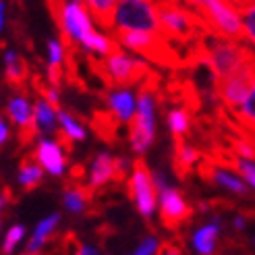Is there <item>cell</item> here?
I'll return each mask as SVG.
<instances>
[{
	"instance_id": "obj_2",
	"label": "cell",
	"mask_w": 255,
	"mask_h": 255,
	"mask_svg": "<svg viewBox=\"0 0 255 255\" xmlns=\"http://www.w3.org/2000/svg\"><path fill=\"white\" fill-rule=\"evenodd\" d=\"M255 56V50L237 40H226L218 35H206L201 42V60L212 73V79L218 81L226 75H231L235 69H239L243 62Z\"/></svg>"
},
{
	"instance_id": "obj_18",
	"label": "cell",
	"mask_w": 255,
	"mask_h": 255,
	"mask_svg": "<svg viewBox=\"0 0 255 255\" xmlns=\"http://www.w3.org/2000/svg\"><path fill=\"white\" fill-rule=\"evenodd\" d=\"M218 237H220V218H214L212 222L199 226L191 235V245H193L197 255H216Z\"/></svg>"
},
{
	"instance_id": "obj_39",
	"label": "cell",
	"mask_w": 255,
	"mask_h": 255,
	"mask_svg": "<svg viewBox=\"0 0 255 255\" xmlns=\"http://www.w3.org/2000/svg\"><path fill=\"white\" fill-rule=\"evenodd\" d=\"M71 2H81V0H71Z\"/></svg>"
},
{
	"instance_id": "obj_19",
	"label": "cell",
	"mask_w": 255,
	"mask_h": 255,
	"mask_svg": "<svg viewBox=\"0 0 255 255\" xmlns=\"http://www.w3.org/2000/svg\"><path fill=\"white\" fill-rule=\"evenodd\" d=\"M201 160V151L187 143L185 139L174 141V154H172V168L178 178H187V174L195 168V164Z\"/></svg>"
},
{
	"instance_id": "obj_8",
	"label": "cell",
	"mask_w": 255,
	"mask_h": 255,
	"mask_svg": "<svg viewBox=\"0 0 255 255\" xmlns=\"http://www.w3.org/2000/svg\"><path fill=\"white\" fill-rule=\"evenodd\" d=\"M253 83H255V56L243 62L231 75L214 81V87H216V94H218V100L228 110L235 112L245 102Z\"/></svg>"
},
{
	"instance_id": "obj_22",
	"label": "cell",
	"mask_w": 255,
	"mask_h": 255,
	"mask_svg": "<svg viewBox=\"0 0 255 255\" xmlns=\"http://www.w3.org/2000/svg\"><path fill=\"white\" fill-rule=\"evenodd\" d=\"M46 50H48V81L58 87L62 65H65V46L56 37H50L46 42Z\"/></svg>"
},
{
	"instance_id": "obj_6",
	"label": "cell",
	"mask_w": 255,
	"mask_h": 255,
	"mask_svg": "<svg viewBox=\"0 0 255 255\" xmlns=\"http://www.w3.org/2000/svg\"><path fill=\"white\" fill-rule=\"evenodd\" d=\"M114 40L121 48L143 56L149 62H156L162 67H172L178 62L172 42L164 33H149V31H123L114 33Z\"/></svg>"
},
{
	"instance_id": "obj_10",
	"label": "cell",
	"mask_w": 255,
	"mask_h": 255,
	"mask_svg": "<svg viewBox=\"0 0 255 255\" xmlns=\"http://www.w3.org/2000/svg\"><path fill=\"white\" fill-rule=\"evenodd\" d=\"M54 17H56L62 33H65V40L69 44L81 46V42L94 31V17L83 2L65 0V2L54 10Z\"/></svg>"
},
{
	"instance_id": "obj_38",
	"label": "cell",
	"mask_w": 255,
	"mask_h": 255,
	"mask_svg": "<svg viewBox=\"0 0 255 255\" xmlns=\"http://www.w3.org/2000/svg\"><path fill=\"white\" fill-rule=\"evenodd\" d=\"M233 226L237 228V231H243V228H245V218H243V216H237V218L233 220Z\"/></svg>"
},
{
	"instance_id": "obj_16",
	"label": "cell",
	"mask_w": 255,
	"mask_h": 255,
	"mask_svg": "<svg viewBox=\"0 0 255 255\" xmlns=\"http://www.w3.org/2000/svg\"><path fill=\"white\" fill-rule=\"evenodd\" d=\"M110 183H117V158H112L108 151H98L89 164L87 187L96 193Z\"/></svg>"
},
{
	"instance_id": "obj_25",
	"label": "cell",
	"mask_w": 255,
	"mask_h": 255,
	"mask_svg": "<svg viewBox=\"0 0 255 255\" xmlns=\"http://www.w3.org/2000/svg\"><path fill=\"white\" fill-rule=\"evenodd\" d=\"M166 125L168 131L174 137V141H181L191 129V114L187 108H172L166 114Z\"/></svg>"
},
{
	"instance_id": "obj_21",
	"label": "cell",
	"mask_w": 255,
	"mask_h": 255,
	"mask_svg": "<svg viewBox=\"0 0 255 255\" xmlns=\"http://www.w3.org/2000/svg\"><path fill=\"white\" fill-rule=\"evenodd\" d=\"M27 79V62H25L15 50L4 52V81L10 89H21Z\"/></svg>"
},
{
	"instance_id": "obj_30",
	"label": "cell",
	"mask_w": 255,
	"mask_h": 255,
	"mask_svg": "<svg viewBox=\"0 0 255 255\" xmlns=\"http://www.w3.org/2000/svg\"><path fill=\"white\" fill-rule=\"evenodd\" d=\"M160 251V241L156 237H145L141 243L137 245L135 255H156Z\"/></svg>"
},
{
	"instance_id": "obj_36",
	"label": "cell",
	"mask_w": 255,
	"mask_h": 255,
	"mask_svg": "<svg viewBox=\"0 0 255 255\" xmlns=\"http://www.w3.org/2000/svg\"><path fill=\"white\" fill-rule=\"evenodd\" d=\"M0 29H6V0H0Z\"/></svg>"
},
{
	"instance_id": "obj_35",
	"label": "cell",
	"mask_w": 255,
	"mask_h": 255,
	"mask_svg": "<svg viewBox=\"0 0 255 255\" xmlns=\"http://www.w3.org/2000/svg\"><path fill=\"white\" fill-rule=\"evenodd\" d=\"M181 2H185L187 6H191V8H193V10H203V8H206L210 2H212V0H181Z\"/></svg>"
},
{
	"instance_id": "obj_28",
	"label": "cell",
	"mask_w": 255,
	"mask_h": 255,
	"mask_svg": "<svg viewBox=\"0 0 255 255\" xmlns=\"http://www.w3.org/2000/svg\"><path fill=\"white\" fill-rule=\"evenodd\" d=\"M25 237V226L23 224H12L6 235H4V241H2V255H12V251L17 249V245L23 241Z\"/></svg>"
},
{
	"instance_id": "obj_7",
	"label": "cell",
	"mask_w": 255,
	"mask_h": 255,
	"mask_svg": "<svg viewBox=\"0 0 255 255\" xmlns=\"http://www.w3.org/2000/svg\"><path fill=\"white\" fill-rule=\"evenodd\" d=\"M199 15L206 21L208 29L226 40H237L245 42V25L241 17V8H237L228 0H212V2L199 10Z\"/></svg>"
},
{
	"instance_id": "obj_27",
	"label": "cell",
	"mask_w": 255,
	"mask_h": 255,
	"mask_svg": "<svg viewBox=\"0 0 255 255\" xmlns=\"http://www.w3.org/2000/svg\"><path fill=\"white\" fill-rule=\"evenodd\" d=\"M235 117L247 131L255 133V83L251 87V92L247 94L245 102L235 110Z\"/></svg>"
},
{
	"instance_id": "obj_17",
	"label": "cell",
	"mask_w": 255,
	"mask_h": 255,
	"mask_svg": "<svg viewBox=\"0 0 255 255\" xmlns=\"http://www.w3.org/2000/svg\"><path fill=\"white\" fill-rule=\"evenodd\" d=\"M33 123H35V131L37 135H54L56 129H60L58 123V108L52 106L46 98H37L33 104Z\"/></svg>"
},
{
	"instance_id": "obj_32",
	"label": "cell",
	"mask_w": 255,
	"mask_h": 255,
	"mask_svg": "<svg viewBox=\"0 0 255 255\" xmlns=\"http://www.w3.org/2000/svg\"><path fill=\"white\" fill-rule=\"evenodd\" d=\"M158 255H185V251L181 249L178 243H174V241H162Z\"/></svg>"
},
{
	"instance_id": "obj_24",
	"label": "cell",
	"mask_w": 255,
	"mask_h": 255,
	"mask_svg": "<svg viewBox=\"0 0 255 255\" xmlns=\"http://www.w3.org/2000/svg\"><path fill=\"white\" fill-rule=\"evenodd\" d=\"M58 123H60V133H62V139H65L67 143H75V141H83L87 137L85 133V127L69 114L67 110H60L58 108Z\"/></svg>"
},
{
	"instance_id": "obj_13",
	"label": "cell",
	"mask_w": 255,
	"mask_h": 255,
	"mask_svg": "<svg viewBox=\"0 0 255 255\" xmlns=\"http://www.w3.org/2000/svg\"><path fill=\"white\" fill-rule=\"evenodd\" d=\"M71 143H67L65 139H52V137H37L35 149H33V158L42 164V168L52 174V176H62L67 170V154L65 149H69Z\"/></svg>"
},
{
	"instance_id": "obj_11",
	"label": "cell",
	"mask_w": 255,
	"mask_h": 255,
	"mask_svg": "<svg viewBox=\"0 0 255 255\" xmlns=\"http://www.w3.org/2000/svg\"><path fill=\"white\" fill-rule=\"evenodd\" d=\"M158 212H160V222L164 228L168 231H178L183 228L191 216H193V208L187 203L185 195L178 189H174L172 185L162 189L158 193Z\"/></svg>"
},
{
	"instance_id": "obj_37",
	"label": "cell",
	"mask_w": 255,
	"mask_h": 255,
	"mask_svg": "<svg viewBox=\"0 0 255 255\" xmlns=\"http://www.w3.org/2000/svg\"><path fill=\"white\" fill-rule=\"evenodd\" d=\"M228 2H233L237 8H245V6H249V4H253L255 0H228Z\"/></svg>"
},
{
	"instance_id": "obj_23",
	"label": "cell",
	"mask_w": 255,
	"mask_h": 255,
	"mask_svg": "<svg viewBox=\"0 0 255 255\" xmlns=\"http://www.w3.org/2000/svg\"><path fill=\"white\" fill-rule=\"evenodd\" d=\"M44 178V168L42 164L37 162L33 156H25L19 164V174H17V181L25 191H31L37 185L42 183Z\"/></svg>"
},
{
	"instance_id": "obj_40",
	"label": "cell",
	"mask_w": 255,
	"mask_h": 255,
	"mask_svg": "<svg viewBox=\"0 0 255 255\" xmlns=\"http://www.w3.org/2000/svg\"><path fill=\"white\" fill-rule=\"evenodd\" d=\"M253 243H255V237H253Z\"/></svg>"
},
{
	"instance_id": "obj_3",
	"label": "cell",
	"mask_w": 255,
	"mask_h": 255,
	"mask_svg": "<svg viewBox=\"0 0 255 255\" xmlns=\"http://www.w3.org/2000/svg\"><path fill=\"white\" fill-rule=\"evenodd\" d=\"M94 67L102 73L104 81L110 87H131V85H141L147 79L156 77L154 71L149 69L145 60H139L133 54L125 52V48H117L112 54L106 58H100L94 62Z\"/></svg>"
},
{
	"instance_id": "obj_4",
	"label": "cell",
	"mask_w": 255,
	"mask_h": 255,
	"mask_svg": "<svg viewBox=\"0 0 255 255\" xmlns=\"http://www.w3.org/2000/svg\"><path fill=\"white\" fill-rule=\"evenodd\" d=\"M156 87L154 77L141 83L137 96V114L129 125V145L135 156H143L156 139Z\"/></svg>"
},
{
	"instance_id": "obj_1",
	"label": "cell",
	"mask_w": 255,
	"mask_h": 255,
	"mask_svg": "<svg viewBox=\"0 0 255 255\" xmlns=\"http://www.w3.org/2000/svg\"><path fill=\"white\" fill-rule=\"evenodd\" d=\"M156 4L160 29L170 42L201 48L203 37L212 33L199 12L181 2V0H156Z\"/></svg>"
},
{
	"instance_id": "obj_12",
	"label": "cell",
	"mask_w": 255,
	"mask_h": 255,
	"mask_svg": "<svg viewBox=\"0 0 255 255\" xmlns=\"http://www.w3.org/2000/svg\"><path fill=\"white\" fill-rule=\"evenodd\" d=\"M6 114H8V121L19 129L21 145H29L31 139L37 135V131L33 123V104L29 102L27 94H23V87L10 89L6 100Z\"/></svg>"
},
{
	"instance_id": "obj_31",
	"label": "cell",
	"mask_w": 255,
	"mask_h": 255,
	"mask_svg": "<svg viewBox=\"0 0 255 255\" xmlns=\"http://www.w3.org/2000/svg\"><path fill=\"white\" fill-rule=\"evenodd\" d=\"M40 94H42V98H46L52 106L58 108V104H60V94H58V87H56V85H52V83L40 85Z\"/></svg>"
},
{
	"instance_id": "obj_9",
	"label": "cell",
	"mask_w": 255,
	"mask_h": 255,
	"mask_svg": "<svg viewBox=\"0 0 255 255\" xmlns=\"http://www.w3.org/2000/svg\"><path fill=\"white\" fill-rule=\"evenodd\" d=\"M129 195L135 203L137 212L141 214V218L151 220L156 214V203H158V189L154 185V178L147 168L145 160L139 156L133 164V172L129 176Z\"/></svg>"
},
{
	"instance_id": "obj_15",
	"label": "cell",
	"mask_w": 255,
	"mask_h": 255,
	"mask_svg": "<svg viewBox=\"0 0 255 255\" xmlns=\"http://www.w3.org/2000/svg\"><path fill=\"white\" fill-rule=\"evenodd\" d=\"M106 106L119 123H133L137 114V96L131 87H110L106 92Z\"/></svg>"
},
{
	"instance_id": "obj_26",
	"label": "cell",
	"mask_w": 255,
	"mask_h": 255,
	"mask_svg": "<svg viewBox=\"0 0 255 255\" xmlns=\"http://www.w3.org/2000/svg\"><path fill=\"white\" fill-rule=\"evenodd\" d=\"M81 2L87 6L89 12H92V17L108 31L112 10H114V6H117L119 0H81Z\"/></svg>"
},
{
	"instance_id": "obj_33",
	"label": "cell",
	"mask_w": 255,
	"mask_h": 255,
	"mask_svg": "<svg viewBox=\"0 0 255 255\" xmlns=\"http://www.w3.org/2000/svg\"><path fill=\"white\" fill-rule=\"evenodd\" d=\"M73 255H100V251L94 245H85V243H75V253Z\"/></svg>"
},
{
	"instance_id": "obj_5",
	"label": "cell",
	"mask_w": 255,
	"mask_h": 255,
	"mask_svg": "<svg viewBox=\"0 0 255 255\" xmlns=\"http://www.w3.org/2000/svg\"><path fill=\"white\" fill-rule=\"evenodd\" d=\"M123 31H149L162 33L158 4L154 0H119L112 10L108 33Z\"/></svg>"
},
{
	"instance_id": "obj_20",
	"label": "cell",
	"mask_w": 255,
	"mask_h": 255,
	"mask_svg": "<svg viewBox=\"0 0 255 255\" xmlns=\"http://www.w3.org/2000/svg\"><path fill=\"white\" fill-rule=\"evenodd\" d=\"M92 195H94V191L87 185L73 183V185L65 187V191H62V206H65V210L69 214H75V216L85 214L89 203H92Z\"/></svg>"
},
{
	"instance_id": "obj_29",
	"label": "cell",
	"mask_w": 255,
	"mask_h": 255,
	"mask_svg": "<svg viewBox=\"0 0 255 255\" xmlns=\"http://www.w3.org/2000/svg\"><path fill=\"white\" fill-rule=\"evenodd\" d=\"M241 17H243L245 25V40L255 48V2L241 8Z\"/></svg>"
},
{
	"instance_id": "obj_34",
	"label": "cell",
	"mask_w": 255,
	"mask_h": 255,
	"mask_svg": "<svg viewBox=\"0 0 255 255\" xmlns=\"http://www.w3.org/2000/svg\"><path fill=\"white\" fill-rule=\"evenodd\" d=\"M8 139H10V127H8V123L2 119V121H0V143L6 145Z\"/></svg>"
},
{
	"instance_id": "obj_14",
	"label": "cell",
	"mask_w": 255,
	"mask_h": 255,
	"mask_svg": "<svg viewBox=\"0 0 255 255\" xmlns=\"http://www.w3.org/2000/svg\"><path fill=\"white\" fill-rule=\"evenodd\" d=\"M199 172L203 178H208L210 183L231 191L235 195H247L249 193V183L239 172L228 170V166L222 162H203L199 166Z\"/></svg>"
}]
</instances>
